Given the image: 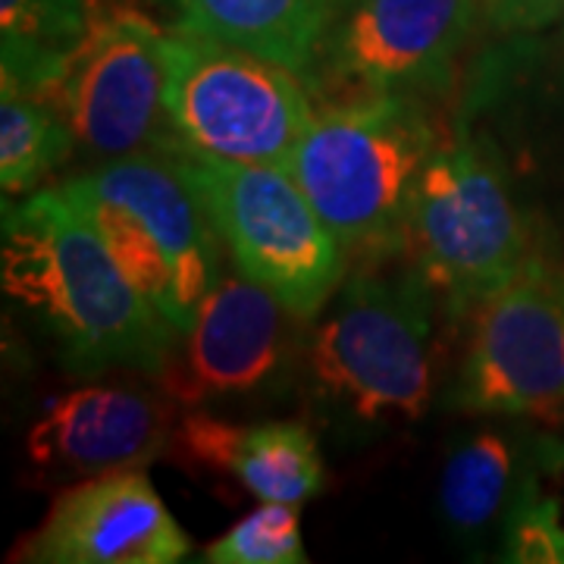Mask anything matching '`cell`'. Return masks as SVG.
<instances>
[{
  "label": "cell",
  "mask_w": 564,
  "mask_h": 564,
  "mask_svg": "<svg viewBox=\"0 0 564 564\" xmlns=\"http://www.w3.org/2000/svg\"><path fill=\"white\" fill-rule=\"evenodd\" d=\"M0 276L3 292L51 333L63 364L82 373L154 377L180 343L63 182L3 202Z\"/></svg>",
  "instance_id": "1"
},
{
  "label": "cell",
  "mask_w": 564,
  "mask_h": 564,
  "mask_svg": "<svg viewBox=\"0 0 564 564\" xmlns=\"http://www.w3.org/2000/svg\"><path fill=\"white\" fill-rule=\"evenodd\" d=\"M436 144L417 95L326 101L285 170L345 254L377 263L404 251L411 195Z\"/></svg>",
  "instance_id": "2"
},
{
  "label": "cell",
  "mask_w": 564,
  "mask_h": 564,
  "mask_svg": "<svg viewBox=\"0 0 564 564\" xmlns=\"http://www.w3.org/2000/svg\"><path fill=\"white\" fill-rule=\"evenodd\" d=\"M436 292L411 263L358 270L323 307L302 361L317 395L361 423L417 421L433 402Z\"/></svg>",
  "instance_id": "3"
},
{
  "label": "cell",
  "mask_w": 564,
  "mask_h": 564,
  "mask_svg": "<svg viewBox=\"0 0 564 564\" xmlns=\"http://www.w3.org/2000/svg\"><path fill=\"white\" fill-rule=\"evenodd\" d=\"M530 245L533 232L496 151L464 132L436 144L411 195L404 251L448 314L458 317L502 289Z\"/></svg>",
  "instance_id": "4"
},
{
  "label": "cell",
  "mask_w": 564,
  "mask_h": 564,
  "mask_svg": "<svg viewBox=\"0 0 564 564\" xmlns=\"http://www.w3.org/2000/svg\"><path fill=\"white\" fill-rule=\"evenodd\" d=\"M223 248L245 276L314 321L345 276V248L282 166L180 154Z\"/></svg>",
  "instance_id": "5"
},
{
  "label": "cell",
  "mask_w": 564,
  "mask_h": 564,
  "mask_svg": "<svg viewBox=\"0 0 564 564\" xmlns=\"http://www.w3.org/2000/svg\"><path fill=\"white\" fill-rule=\"evenodd\" d=\"M166 107L185 154L289 166L311 110L307 82L220 41L166 32Z\"/></svg>",
  "instance_id": "6"
},
{
  "label": "cell",
  "mask_w": 564,
  "mask_h": 564,
  "mask_svg": "<svg viewBox=\"0 0 564 564\" xmlns=\"http://www.w3.org/2000/svg\"><path fill=\"white\" fill-rule=\"evenodd\" d=\"M166 32L126 3L91 0L85 39L51 104L82 148L101 158L185 154L166 107Z\"/></svg>",
  "instance_id": "7"
},
{
  "label": "cell",
  "mask_w": 564,
  "mask_h": 564,
  "mask_svg": "<svg viewBox=\"0 0 564 564\" xmlns=\"http://www.w3.org/2000/svg\"><path fill=\"white\" fill-rule=\"evenodd\" d=\"M452 404L470 414L564 408V261L536 239L518 273L477 304Z\"/></svg>",
  "instance_id": "8"
},
{
  "label": "cell",
  "mask_w": 564,
  "mask_h": 564,
  "mask_svg": "<svg viewBox=\"0 0 564 564\" xmlns=\"http://www.w3.org/2000/svg\"><path fill=\"white\" fill-rule=\"evenodd\" d=\"M299 323V314L242 270L220 273L151 380L188 411L270 399L292 380L304 351Z\"/></svg>",
  "instance_id": "9"
},
{
  "label": "cell",
  "mask_w": 564,
  "mask_h": 564,
  "mask_svg": "<svg viewBox=\"0 0 564 564\" xmlns=\"http://www.w3.org/2000/svg\"><path fill=\"white\" fill-rule=\"evenodd\" d=\"M474 29V0H345L304 82L326 101L440 91Z\"/></svg>",
  "instance_id": "10"
},
{
  "label": "cell",
  "mask_w": 564,
  "mask_h": 564,
  "mask_svg": "<svg viewBox=\"0 0 564 564\" xmlns=\"http://www.w3.org/2000/svg\"><path fill=\"white\" fill-rule=\"evenodd\" d=\"M188 549L148 470L126 467L63 486L44 521L13 545L10 562L173 564Z\"/></svg>",
  "instance_id": "11"
},
{
  "label": "cell",
  "mask_w": 564,
  "mask_h": 564,
  "mask_svg": "<svg viewBox=\"0 0 564 564\" xmlns=\"http://www.w3.org/2000/svg\"><path fill=\"white\" fill-rule=\"evenodd\" d=\"M176 404L154 386H82L44 404L25 436V458L44 486H73L170 452Z\"/></svg>",
  "instance_id": "12"
},
{
  "label": "cell",
  "mask_w": 564,
  "mask_h": 564,
  "mask_svg": "<svg viewBox=\"0 0 564 564\" xmlns=\"http://www.w3.org/2000/svg\"><path fill=\"white\" fill-rule=\"evenodd\" d=\"M79 192L126 207L141 229L158 242L180 285L188 326L204 295L220 280V232L188 182L180 154H132L113 158L98 170L73 180Z\"/></svg>",
  "instance_id": "13"
},
{
  "label": "cell",
  "mask_w": 564,
  "mask_h": 564,
  "mask_svg": "<svg viewBox=\"0 0 564 564\" xmlns=\"http://www.w3.org/2000/svg\"><path fill=\"white\" fill-rule=\"evenodd\" d=\"M166 455H176L182 467L232 477L258 502L302 508L326 480L317 440L299 421L232 423L192 411L176 423Z\"/></svg>",
  "instance_id": "14"
},
{
  "label": "cell",
  "mask_w": 564,
  "mask_h": 564,
  "mask_svg": "<svg viewBox=\"0 0 564 564\" xmlns=\"http://www.w3.org/2000/svg\"><path fill=\"white\" fill-rule=\"evenodd\" d=\"M345 0H176V29L242 47L307 79Z\"/></svg>",
  "instance_id": "15"
},
{
  "label": "cell",
  "mask_w": 564,
  "mask_h": 564,
  "mask_svg": "<svg viewBox=\"0 0 564 564\" xmlns=\"http://www.w3.org/2000/svg\"><path fill=\"white\" fill-rule=\"evenodd\" d=\"M88 20L91 0H0V85L47 101Z\"/></svg>",
  "instance_id": "16"
},
{
  "label": "cell",
  "mask_w": 564,
  "mask_h": 564,
  "mask_svg": "<svg viewBox=\"0 0 564 564\" xmlns=\"http://www.w3.org/2000/svg\"><path fill=\"white\" fill-rule=\"evenodd\" d=\"M514 496V445L496 430L467 436L445 462L443 521L462 536H480Z\"/></svg>",
  "instance_id": "17"
},
{
  "label": "cell",
  "mask_w": 564,
  "mask_h": 564,
  "mask_svg": "<svg viewBox=\"0 0 564 564\" xmlns=\"http://www.w3.org/2000/svg\"><path fill=\"white\" fill-rule=\"evenodd\" d=\"M79 141L51 104L0 85V185L3 198L39 188Z\"/></svg>",
  "instance_id": "18"
},
{
  "label": "cell",
  "mask_w": 564,
  "mask_h": 564,
  "mask_svg": "<svg viewBox=\"0 0 564 564\" xmlns=\"http://www.w3.org/2000/svg\"><path fill=\"white\" fill-rule=\"evenodd\" d=\"M214 564H304L299 505L261 502L204 549Z\"/></svg>",
  "instance_id": "19"
},
{
  "label": "cell",
  "mask_w": 564,
  "mask_h": 564,
  "mask_svg": "<svg viewBox=\"0 0 564 564\" xmlns=\"http://www.w3.org/2000/svg\"><path fill=\"white\" fill-rule=\"evenodd\" d=\"M502 558L521 564L564 562L562 508L552 496H543L533 480L514 489L502 518Z\"/></svg>",
  "instance_id": "20"
},
{
  "label": "cell",
  "mask_w": 564,
  "mask_h": 564,
  "mask_svg": "<svg viewBox=\"0 0 564 564\" xmlns=\"http://www.w3.org/2000/svg\"><path fill=\"white\" fill-rule=\"evenodd\" d=\"M477 29L496 39H527L564 22V0H474Z\"/></svg>",
  "instance_id": "21"
},
{
  "label": "cell",
  "mask_w": 564,
  "mask_h": 564,
  "mask_svg": "<svg viewBox=\"0 0 564 564\" xmlns=\"http://www.w3.org/2000/svg\"><path fill=\"white\" fill-rule=\"evenodd\" d=\"M558 69H562V79H564V29H562V35H558Z\"/></svg>",
  "instance_id": "22"
}]
</instances>
